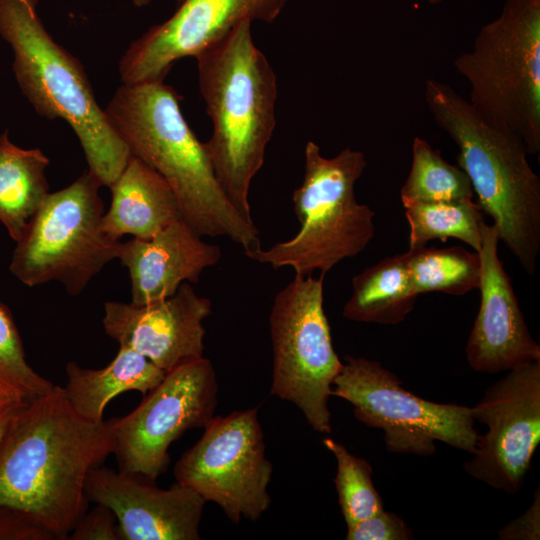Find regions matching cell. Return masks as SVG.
I'll use <instances>...</instances> for the list:
<instances>
[{
    "label": "cell",
    "mask_w": 540,
    "mask_h": 540,
    "mask_svg": "<svg viewBox=\"0 0 540 540\" xmlns=\"http://www.w3.org/2000/svg\"><path fill=\"white\" fill-rule=\"evenodd\" d=\"M110 455L109 421L80 416L54 384L18 409L0 444V507L67 540L88 510L89 473Z\"/></svg>",
    "instance_id": "1"
},
{
    "label": "cell",
    "mask_w": 540,
    "mask_h": 540,
    "mask_svg": "<svg viewBox=\"0 0 540 540\" xmlns=\"http://www.w3.org/2000/svg\"><path fill=\"white\" fill-rule=\"evenodd\" d=\"M179 100L162 79L122 84L104 110L130 154L171 187L181 218L194 232L201 237H227L244 252L260 248L258 228L228 200L205 142L188 125Z\"/></svg>",
    "instance_id": "2"
},
{
    "label": "cell",
    "mask_w": 540,
    "mask_h": 540,
    "mask_svg": "<svg viewBox=\"0 0 540 540\" xmlns=\"http://www.w3.org/2000/svg\"><path fill=\"white\" fill-rule=\"evenodd\" d=\"M245 21L196 56L198 83L212 134L205 146L232 206L253 222L250 185L264 164L275 126L277 78Z\"/></svg>",
    "instance_id": "3"
},
{
    "label": "cell",
    "mask_w": 540,
    "mask_h": 540,
    "mask_svg": "<svg viewBox=\"0 0 540 540\" xmlns=\"http://www.w3.org/2000/svg\"><path fill=\"white\" fill-rule=\"evenodd\" d=\"M424 97L437 125L457 145L481 210L493 219L499 240L532 275L540 250V179L524 144L484 121L448 84L429 78Z\"/></svg>",
    "instance_id": "4"
},
{
    "label": "cell",
    "mask_w": 540,
    "mask_h": 540,
    "mask_svg": "<svg viewBox=\"0 0 540 540\" xmlns=\"http://www.w3.org/2000/svg\"><path fill=\"white\" fill-rule=\"evenodd\" d=\"M37 3L0 0V35L13 50L15 77L41 116L63 119L71 126L88 171L110 187L131 154L98 105L82 65L44 27Z\"/></svg>",
    "instance_id": "5"
},
{
    "label": "cell",
    "mask_w": 540,
    "mask_h": 540,
    "mask_svg": "<svg viewBox=\"0 0 540 540\" xmlns=\"http://www.w3.org/2000/svg\"><path fill=\"white\" fill-rule=\"evenodd\" d=\"M366 166L359 150L348 147L327 158L315 142L308 141L304 177L292 194L299 231L268 249L245 251L246 257L308 276L316 270L326 274L361 253L375 233V212L355 197V184Z\"/></svg>",
    "instance_id": "6"
},
{
    "label": "cell",
    "mask_w": 540,
    "mask_h": 540,
    "mask_svg": "<svg viewBox=\"0 0 540 540\" xmlns=\"http://www.w3.org/2000/svg\"><path fill=\"white\" fill-rule=\"evenodd\" d=\"M453 65L470 87L468 102L491 126L540 152V0H505Z\"/></svg>",
    "instance_id": "7"
},
{
    "label": "cell",
    "mask_w": 540,
    "mask_h": 540,
    "mask_svg": "<svg viewBox=\"0 0 540 540\" xmlns=\"http://www.w3.org/2000/svg\"><path fill=\"white\" fill-rule=\"evenodd\" d=\"M101 186L87 171L69 186L48 193L13 252L10 271L18 280L28 286L58 281L77 296L118 258L121 242L103 227Z\"/></svg>",
    "instance_id": "8"
},
{
    "label": "cell",
    "mask_w": 540,
    "mask_h": 540,
    "mask_svg": "<svg viewBox=\"0 0 540 540\" xmlns=\"http://www.w3.org/2000/svg\"><path fill=\"white\" fill-rule=\"evenodd\" d=\"M324 273L295 277L273 300L269 329L273 349L270 395L296 405L319 433H331L328 400L343 367L334 350L323 307Z\"/></svg>",
    "instance_id": "9"
},
{
    "label": "cell",
    "mask_w": 540,
    "mask_h": 540,
    "mask_svg": "<svg viewBox=\"0 0 540 540\" xmlns=\"http://www.w3.org/2000/svg\"><path fill=\"white\" fill-rule=\"evenodd\" d=\"M331 396L349 402L364 425L382 429L389 452L432 456L436 441L475 452L479 434L471 407L420 398L378 361L347 356Z\"/></svg>",
    "instance_id": "10"
},
{
    "label": "cell",
    "mask_w": 540,
    "mask_h": 540,
    "mask_svg": "<svg viewBox=\"0 0 540 540\" xmlns=\"http://www.w3.org/2000/svg\"><path fill=\"white\" fill-rule=\"evenodd\" d=\"M272 464L265 456L258 409L213 417L176 462V483L218 504L233 523L258 520L269 508Z\"/></svg>",
    "instance_id": "11"
},
{
    "label": "cell",
    "mask_w": 540,
    "mask_h": 540,
    "mask_svg": "<svg viewBox=\"0 0 540 540\" xmlns=\"http://www.w3.org/2000/svg\"><path fill=\"white\" fill-rule=\"evenodd\" d=\"M217 392L207 358L167 372L133 411L108 420L118 470L155 482L168 469L170 445L214 417Z\"/></svg>",
    "instance_id": "12"
},
{
    "label": "cell",
    "mask_w": 540,
    "mask_h": 540,
    "mask_svg": "<svg viewBox=\"0 0 540 540\" xmlns=\"http://www.w3.org/2000/svg\"><path fill=\"white\" fill-rule=\"evenodd\" d=\"M471 410L487 431L465 471L496 490L519 492L540 442V360L507 371Z\"/></svg>",
    "instance_id": "13"
},
{
    "label": "cell",
    "mask_w": 540,
    "mask_h": 540,
    "mask_svg": "<svg viewBox=\"0 0 540 540\" xmlns=\"http://www.w3.org/2000/svg\"><path fill=\"white\" fill-rule=\"evenodd\" d=\"M174 14L134 40L123 54L122 84L164 80L178 60L224 38L245 21L272 23L288 0H180Z\"/></svg>",
    "instance_id": "14"
},
{
    "label": "cell",
    "mask_w": 540,
    "mask_h": 540,
    "mask_svg": "<svg viewBox=\"0 0 540 540\" xmlns=\"http://www.w3.org/2000/svg\"><path fill=\"white\" fill-rule=\"evenodd\" d=\"M211 312V300L183 282L174 295L163 300L105 302L102 323L119 346L135 350L167 373L203 358V321Z\"/></svg>",
    "instance_id": "15"
},
{
    "label": "cell",
    "mask_w": 540,
    "mask_h": 540,
    "mask_svg": "<svg viewBox=\"0 0 540 540\" xmlns=\"http://www.w3.org/2000/svg\"><path fill=\"white\" fill-rule=\"evenodd\" d=\"M90 501L114 513L120 540H199L203 498L175 483L168 489L137 475L99 466L85 484Z\"/></svg>",
    "instance_id": "16"
},
{
    "label": "cell",
    "mask_w": 540,
    "mask_h": 540,
    "mask_svg": "<svg viewBox=\"0 0 540 540\" xmlns=\"http://www.w3.org/2000/svg\"><path fill=\"white\" fill-rule=\"evenodd\" d=\"M499 241L495 225L484 221L477 252L481 300L465 347L470 367L491 374L540 360V346L528 330L510 277L499 259Z\"/></svg>",
    "instance_id": "17"
},
{
    "label": "cell",
    "mask_w": 540,
    "mask_h": 540,
    "mask_svg": "<svg viewBox=\"0 0 540 540\" xmlns=\"http://www.w3.org/2000/svg\"><path fill=\"white\" fill-rule=\"evenodd\" d=\"M221 256L218 245L203 241L182 218L149 238L121 242L118 252L129 272L135 304L171 297L183 282L197 283Z\"/></svg>",
    "instance_id": "18"
},
{
    "label": "cell",
    "mask_w": 540,
    "mask_h": 540,
    "mask_svg": "<svg viewBox=\"0 0 540 540\" xmlns=\"http://www.w3.org/2000/svg\"><path fill=\"white\" fill-rule=\"evenodd\" d=\"M112 201L104 213V230L114 239L124 235L149 238L181 218L177 198L153 168L131 155L109 187Z\"/></svg>",
    "instance_id": "19"
},
{
    "label": "cell",
    "mask_w": 540,
    "mask_h": 540,
    "mask_svg": "<svg viewBox=\"0 0 540 540\" xmlns=\"http://www.w3.org/2000/svg\"><path fill=\"white\" fill-rule=\"evenodd\" d=\"M66 383L62 386L73 409L92 422L103 421L107 404L117 395L138 391L146 395L164 378L166 372L127 346H119L114 359L100 369L67 363Z\"/></svg>",
    "instance_id": "20"
},
{
    "label": "cell",
    "mask_w": 540,
    "mask_h": 540,
    "mask_svg": "<svg viewBox=\"0 0 540 540\" xmlns=\"http://www.w3.org/2000/svg\"><path fill=\"white\" fill-rule=\"evenodd\" d=\"M418 295L410 281L405 253L387 257L352 279L344 318L363 323L397 324L414 308Z\"/></svg>",
    "instance_id": "21"
},
{
    "label": "cell",
    "mask_w": 540,
    "mask_h": 540,
    "mask_svg": "<svg viewBox=\"0 0 540 540\" xmlns=\"http://www.w3.org/2000/svg\"><path fill=\"white\" fill-rule=\"evenodd\" d=\"M49 159L40 149L13 144L0 135V221L16 242L49 193Z\"/></svg>",
    "instance_id": "22"
},
{
    "label": "cell",
    "mask_w": 540,
    "mask_h": 540,
    "mask_svg": "<svg viewBox=\"0 0 540 540\" xmlns=\"http://www.w3.org/2000/svg\"><path fill=\"white\" fill-rule=\"evenodd\" d=\"M406 265L415 293L442 292L462 296L477 289L481 266L478 253L460 246L421 247L405 252Z\"/></svg>",
    "instance_id": "23"
},
{
    "label": "cell",
    "mask_w": 540,
    "mask_h": 540,
    "mask_svg": "<svg viewBox=\"0 0 540 540\" xmlns=\"http://www.w3.org/2000/svg\"><path fill=\"white\" fill-rule=\"evenodd\" d=\"M483 211L472 199L416 203L405 208L409 249L425 247L431 240L459 239L475 252L481 244Z\"/></svg>",
    "instance_id": "24"
},
{
    "label": "cell",
    "mask_w": 540,
    "mask_h": 540,
    "mask_svg": "<svg viewBox=\"0 0 540 540\" xmlns=\"http://www.w3.org/2000/svg\"><path fill=\"white\" fill-rule=\"evenodd\" d=\"M474 191L466 173L445 161L440 151L415 137L410 172L401 188L404 208L416 203L473 199Z\"/></svg>",
    "instance_id": "25"
},
{
    "label": "cell",
    "mask_w": 540,
    "mask_h": 540,
    "mask_svg": "<svg viewBox=\"0 0 540 540\" xmlns=\"http://www.w3.org/2000/svg\"><path fill=\"white\" fill-rule=\"evenodd\" d=\"M323 444L337 462L334 484L347 527L384 510L382 498L372 481L370 463L329 437L323 439Z\"/></svg>",
    "instance_id": "26"
},
{
    "label": "cell",
    "mask_w": 540,
    "mask_h": 540,
    "mask_svg": "<svg viewBox=\"0 0 540 540\" xmlns=\"http://www.w3.org/2000/svg\"><path fill=\"white\" fill-rule=\"evenodd\" d=\"M54 384L26 361L23 343L10 310L0 302V387L25 400L48 392Z\"/></svg>",
    "instance_id": "27"
},
{
    "label": "cell",
    "mask_w": 540,
    "mask_h": 540,
    "mask_svg": "<svg viewBox=\"0 0 540 540\" xmlns=\"http://www.w3.org/2000/svg\"><path fill=\"white\" fill-rule=\"evenodd\" d=\"M347 540H409L412 530L394 512H381L347 527Z\"/></svg>",
    "instance_id": "28"
},
{
    "label": "cell",
    "mask_w": 540,
    "mask_h": 540,
    "mask_svg": "<svg viewBox=\"0 0 540 540\" xmlns=\"http://www.w3.org/2000/svg\"><path fill=\"white\" fill-rule=\"evenodd\" d=\"M67 540H120L114 513L108 507L96 504L78 520Z\"/></svg>",
    "instance_id": "29"
},
{
    "label": "cell",
    "mask_w": 540,
    "mask_h": 540,
    "mask_svg": "<svg viewBox=\"0 0 540 540\" xmlns=\"http://www.w3.org/2000/svg\"><path fill=\"white\" fill-rule=\"evenodd\" d=\"M0 539L53 540L45 530L28 517L5 507H0Z\"/></svg>",
    "instance_id": "30"
},
{
    "label": "cell",
    "mask_w": 540,
    "mask_h": 540,
    "mask_svg": "<svg viewBox=\"0 0 540 540\" xmlns=\"http://www.w3.org/2000/svg\"><path fill=\"white\" fill-rule=\"evenodd\" d=\"M540 489L537 488L532 505L518 518L498 530L502 540L540 539Z\"/></svg>",
    "instance_id": "31"
},
{
    "label": "cell",
    "mask_w": 540,
    "mask_h": 540,
    "mask_svg": "<svg viewBox=\"0 0 540 540\" xmlns=\"http://www.w3.org/2000/svg\"><path fill=\"white\" fill-rule=\"evenodd\" d=\"M28 400L0 387V413L19 406Z\"/></svg>",
    "instance_id": "32"
},
{
    "label": "cell",
    "mask_w": 540,
    "mask_h": 540,
    "mask_svg": "<svg viewBox=\"0 0 540 540\" xmlns=\"http://www.w3.org/2000/svg\"><path fill=\"white\" fill-rule=\"evenodd\" d=\"M23 404H21L19 406H16V407H13V408H10V409L0 413V444H1L4 436L6 435L9 427L11 426V424L13 422V419H14V417L16 415V412L18 411V409Z\"/></svg>",
    "instance_id": "33"
},
{
    "label": "cell",
    "mask_w": 540,
    "mask_h": 540,
    "mask_svg": "<svg viewBox=\"0 0 540 540\" xmlns=\"http://www.w3.org/2000/svg\"><path fill=\"white\" fill-rule=\"evenodd\" d=\"M133 4L137 7H143L152 2V0H132Z\"/></svg>",
    "instance_id": "34"
},
{
    "label": "cell",
    "mask_w": 540,
    "mask_h": 540,
    "mask_svg": "<svg viewBox=\"0 0 540 540\" xmlns=\"http://www.w3.org/2000/svg\"><path fill=\"white\" fill-rule=\"evenodd\" d=\"M442 1H444V0H429V2L431 4H438V3L442 2Z\"/></svg>",
    "instance_id": "35"
}]
</instances>
